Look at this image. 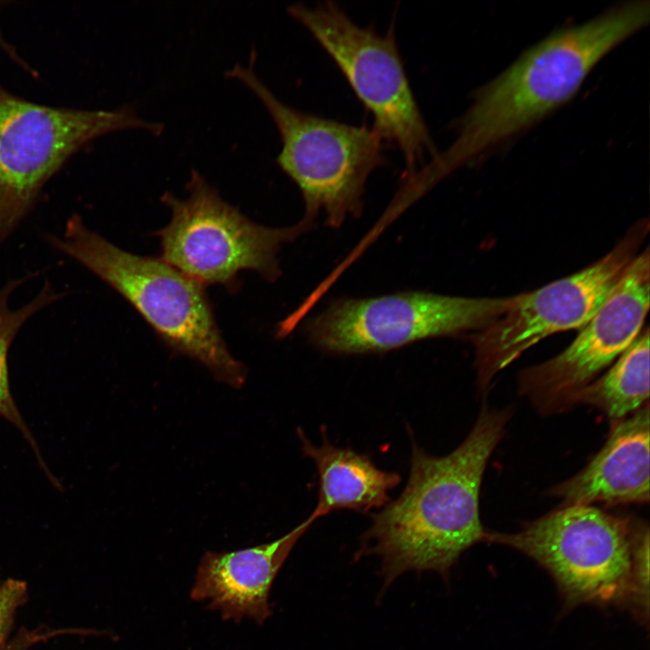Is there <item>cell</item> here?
<instances>
[{"instance_id": "obj_1", "label": "cell", "mask_w": 650, "mask_h": 650, "mask_svg": "<svg viewBox=\"0 0 650 650\" xmlns=\"http://www.w3.org/2000/svg\"><path fill=\"white\" fill-rule=\"evenodd\" d=\"M510 415L508 409L483 405L466 439L441 457L427 453L411 436L406 486L396 499L371 515L355 554L381 558L384 590L411 571H433L448 580L460 556L484 542L480 486Z\"/></svg>"}, {"instance_id": "obj_2", "label": "cell", "mask_w": 650, "mask_h": 650, "mask_svg": "<svg viewBox=\"0 0 650 650\" xmlns=\"http://www.w3.org/2000/svg\"><path fill=\"white\" fill-rule=\"evenodd\" d=\"M648 1L627 2L554 32L475 94L454 142L417 172L427 188L571 98L594 66L649 22Z\"/></svg>"}, {"instance_id": "obj_3", "label": "cell", "mask_w": 650, "mask_h": 650, "mask_svg": "<svg viewBox=\"0 0 650 650\" xmlns=\"http://www.w3.org/2000/svg\"><path fill=\"white\" fill-rule=\"evenodd\" d=\"M50 245L88 269L125 298L173 354L206 367L219 382L239 388L246 368L229 352L205 286L162 259L135 255L71 216Z\"/></svg>"}, {"instance_id": "obj_4", "label": "cell", "mask_w": 650, "mask_h": 650, "mask_svg": "<svg viewBox=\"0 0 650 650\" xmlns=\"http://www.w3.org/2000/svg\"><path fill=\"white\" fill-rule=\"evenodd\" d=\"M248 66L236 64L227 75L241 82L264 105L279 132L282 149L276 162L297 185L304 202L302 221L311 227L324 214L326 224L339 228L359 216L369 175L385 162V142L373 129L298 110L282 100Z\"/></svg>"}, {"instance_id": "obj_5", "label": "cell", "mask_w": 650, "mask_h": 650, "mask_svg": "<svg viewBox=\"0 0 650 650\" xmlns=\"http://www.w3.org/2000/svg\"><path fill=\"white\" fill-rule=\"evenodd\" d=\"M636 521L593 506H567L514 533L487 532L536 562L553 579L571 610L583 604L628 608L635 584Z\"/></svg>"}, {"instance_id": "obj_6", "label": "cell", "mask_w": 650, "mask_h": 650, "mask_svg": "<svg viewBox=\"0 0 650 650\" xmlns=\"http://www.w3.org/2000/svg\"><path fill=\"white\" fill-rule=\"evenodd\" d=\"M289 14L330 56L373 117V129L395 144L412 176L437 153L411 88L394 24L385 33L363 27L334 2L295 4Z\"/></svg>"}, {"instance_id": "obj_7", "label": "cell", "mask_w": 650, "mask_h": 650, "mask_svg": "<svg viewBox=\"0 0 650 650\" xmlns=\"http://www.w3.org/2000/svg\"><path fill=\"white\" fill-rule=\"evenodd\" d=\"M186 190V199L168 191L162 196L172 216L154 235L160 238L162 259L203 286L237 291V276L244 270L274 282L281 275V246L310 228L302 220L288 228L255 223L224 200L197 170L191 171Z\"/></svg>"}, {"instance_id": "obj_8", "label": "cell", "mask_w": 650, "mask_h": 650, "mask_svg": "<svg viewBox=\"0 0 650 650\" xmlns=\"http://www.w3.org/2000/svg\"><path fill=\"white\" fill-rule=\"evenodd\" d=\"M132 128L158 135L163 125L143 119L130 107H51L23 99L0 86V246L70 155L102 135Z\"/></svg>"}, {"instance_id": "obj_9", "label": "cell", "mask_w": 650, "mask_h": 650, "mask_svg": "<svg viewBox=\"0 0 650 650\" xmlns=\"http://www.w3.org/2000/svg\"><path fill=\"white\" fill-rule=\"evenodd\" d=\"M502 298L460 297L407 291L368 298H341L311 318V343L335 355L380 353L437 337L478 332L513 305Z\"/></svg>"}, {"instance_id": "obj_10", "label": "cell", "mask_w": 650, "mask_h": 650, "mask_svg": "<svg viewBox=\"0 0 650 650\" xmlns=\"http://www.w3.org/2000/svg\"><path fill=\"white\" fill-rule=\"evenodd\" d=\"M648 231V219H641L595 263L535 291L515 295L511 308L473 337L479 390L484 394L497 373L541 340L582 328L637 255Z\"/></svg>"}, {"instance_id": "obj_11", "label": "cell", "mask_w": 650, "mask_h": 650, "mask_svg": "<svg viewBox=\"0 0 650 650\" xmlns=\"http://www.w3.org/2000/svg\"><path fill=\"white\" fill-rule=\"evenodd\" d=\"M649 248L637 254L619 282L560 354L522 370L519 393L543 414L569 410L573 395L586 386L634 342L649 309Z\"/></svg>"}, {"instance_id": "obj_12", "label": "cell", "mask_w": 650, "mask_h": 650, "mask_svg": "<svg viewBox=\"0 0 650 650\" xmlns=\"http://www.w3.org/2000/svg\"><path fill=\"white\" fill-rule=\"evenodd\" d=\"M315 522L310 515L271 543L232 552H206L190 590L195 601H208L222 619L239 623L247 617L258 625L273 614L271 587L302 535Z\"/></svg>"}, {"instance_id": "obj_13", "label": "cell", "mask_w": 650, "mask_h": 650, "mask_svg": "<svg viewBox=\"0 0 650 650\" xmlns=\"http://www.w3.org/2000/svg\"><path fill=\"white\" fill-rule=\"evenodd\" d=\"M650 418L648 404L612 424L601 450L575 476L550 494L562 506H617L649 501Z\"/></svg>"}, {"instance_id": "obj_14", "label": "cell", "mask_w": 650, "mask_h": 650, "mask_svg": "<svg viewBox=\"0 0 650 650\" xmlns=\"http://www.w3.org/2000/svg\"><path fill=\"white\" fill-rule=\"evenodd\" d=\"M303 454L315 464L319 492L317 504L310 515L315 521L339 509L367 513L384 507L389 501L388 492L401 481L396 472L376 466L367 454L332 445L325 432L316 446L298 431Z\"/></svg>"}, {"instance_id": "obj_15", "label": "cell", "mask_w": 650, "mask_h": 650, "mask_svg": "<svg viewBox=\"0 0 650 650\" xmlns=\"http://www.w3.org/2000/svg\"><path fill=\"white\" fill-rule=\"evenodd\" d=\"M648 398L649 330L645 328L603 376L571 396L568 409L589 405L603 412L614 424L647 404Z\"/></svg>"}, {"instance_id": "obj_16", "label": "cell", "mask_w": 650, "mask_h": 650, "mask_svg": "<svg viewBox=\"0 0 650 650\" xmlns=\"http://www.w3.org/2000/svg\"><path fill=\"white\" fill-rule=\"evenodd\" d=\"M32 277V275L30 274L18 279L10 280L0 289V416L19 430L36 454L45 473L52 478L42 458L37 441L16 405L11 392L9 379L8 352L19 330L34 314L62 297V294L58 293L51 283L47 281L29 302L17 309H12L9 303L12 293Z\"/></svg>"}, {"instance_id": "obj_17", "label": "cell", "mask_w": 650, "mask_h": 650, "mask_svg": "<svg viewBox=\"0 0 650 650\" xmlns=\"http://www.w3.org/2000/svg\"><path fill=\"white\" fill-rule=\"evenodd\" d=\"M636 579L629 610L643 623L648 622L649 613V528L647 524L636 521L634 543Z\"/></svg>"}, {"instance_id": "obj_18", "label": "cell", "mask_w": 650, "mask_h": 650, "mask_svg": "<svg viewBox=\"0 0 650 650\" xmlns=\"http://www.w3.org/2000/svg\"><path fill=\"white\" fill-rule=\"evenodd\" d=\"M27 599V584L21 580L8 579L0 583V650L8 643L17 609Z\"/></svg>"}, {"instance_id": "obj_19", "label": "cell", "mask_w": 650, "mask_h": 650, "mask_svg": "<svg viewBox=\"0 0 650 650\" xmlns=\"http://www.w3.org/2000/svg\"><path fill=\"white\" fill-rule=\"evenodd\" d=\"M64 633L65 631L63 629L38 627L28 630L26 628H21L15 636L8 641L7 645L2 650H27L39 642L64 635Z\"/></svg>"}]
</instances>
